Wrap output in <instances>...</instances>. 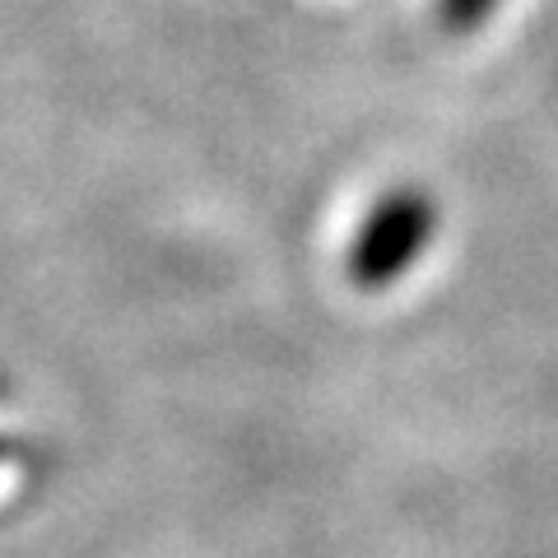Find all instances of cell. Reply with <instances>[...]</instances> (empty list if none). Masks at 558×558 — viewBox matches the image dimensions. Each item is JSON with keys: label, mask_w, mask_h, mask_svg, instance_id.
<instances>
[{"label": "cell", "mask_w": 558, "mask_h": 558, "mask_svg": "<svg viewBox=\"0 0 558 558\" xmlns=\"http://www.w3.org/2000/svg\"><path fill=\"white\" fill-rule=\"evenodd\" d=\"M414 233H418V215H405V209H400L396 219H387V229H381L373 247L363 252V260L373 266V275L387 270V266H391V256H396L400 247H410V242H414Z\"/></svg>", "instance_id": "6da1fadb"}, {"label": "cell", "mask_w": 558, "mask_h": 558, "mask_svg": "<svg viewBox=\"0 0 558 558\" xmlns=\"http://www.w3.org/2000/svg\"><path fill=\"white\" fill-rule=\"evenodd\" d=\"M0 457H5V447H0Z\"/></svg>", "instance_id": "7a4b0ae2"}]
</instances>
